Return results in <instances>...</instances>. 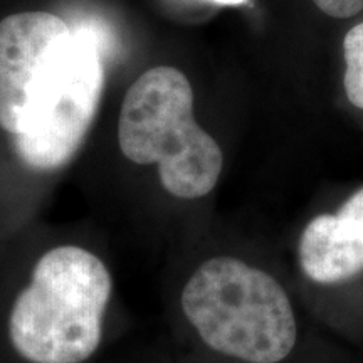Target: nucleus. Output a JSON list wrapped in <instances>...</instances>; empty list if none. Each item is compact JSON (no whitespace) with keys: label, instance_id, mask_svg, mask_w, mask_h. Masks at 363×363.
I'll return each instance as SVG.
<instances>
[{"label":"nucleus","instance_id":"f257e3e1","mask_svg":"<svg viewBox=\"0 0 363 363\" xmlns=\"http://www.w3.org/2000/svg\"><path fill=\"white\" fill-rule=\"evenodd\" d=\"M110 40L93 22L49 12L0 21V128L35 174L66 167L83 147L104 86Z\"/></svg>","mask_w":363,"mask_h":363},{"label":"nucleus","instance_id":"f03ea898","mask_svg":"<svg viewBox=\"0 0 363 363\" xmlns=\"http://www.w3.org/2000/svg\"><path fill=\"white\" fill-rule=\"evenodd\" d=\"M172 363H286L299 318L284 281L246 254H174L167 279Z\"/></svg>","mask_w":363,"mask_h":363},{"label":"nucleus","instance_id":"7ed1b4c3","mask_svg":"<svg viewBox=\"0 0 363 363\" xmlns=\"http://www.w3.org/2000/svg\"><path fill=\"white\" fill-rule=\"evenodd\" d=\"M116 296L108 254L79 240L48 242L9 306V347L22 363H94L115 330Z\"/></svg>","mask_w":363,"mask_h":363},{"label":"nucleus","instance_id":"20e7f679","mask_svg":"<svg viewBox=\"0 0 363 363\" xmlns=\"http://www.w3.org/2000/svg\"><path fill=\"white\" fill-rule=\"evenodd\" d=\"M118 148L133 165L153 167L160 187L175 201L207 197L224 169L220 145L194 118L187 76L170 66L152 67L128 89Z\"/></svg>","mask_w":363,"mask_h":363},{"label":"nucleus","instance_id":"39448f33","mask_svg":"<svg viewBox=\"0 0 363 363\" xmlns=\"http://www.w3.org/2000/svg\"><path fill=\"white\" fill-rule=\"evenodd\" d=\"M301 274L315 284H338L363 272V189L337 214L308 222L296 247Z\"/></svg>","mask_w":363,"mask_h":363},{"label":"nucleus","instance_id":"423d86ee","mask_svg":"<svg viewBox=\"0 0 363 363\" xmlns=\"http://www.w3.org/2000/svg\"><path fill=\"white\" fill-rule=\"evenodd\" d=\"M343 54L345 93L353 106L363 110V22L345 35Z\"/></svg>","mask_w":363,"mask_h":363},{"label":"nucleus","instance_id":"0eeeda50","mask_svg":"<svg viewBox=\"0 0 363 363\" xmlns=\"http://www.w3.org/2000/svg\"><path fill=\"white\" fill-rule=\"evenodd\" d=\"M313 2L326 16L337 19H348L363 11V0H313Z\"/></svg>","mask_w":363,"mask_h":363},{"label":"nucleus","instance_id":"6e6552de","mask_svg":"<svg viewBox=\"0 0 363 363\" xmlns=\"http://www.w3.org/2000/svg\"><path fill=\"white\" fill-rule=\"evenodd\" d=\"M208 2L219 4V6H242L247 0H208Z\"/></svg>","mask_w":363,"mask_h":363}]
</instances>
